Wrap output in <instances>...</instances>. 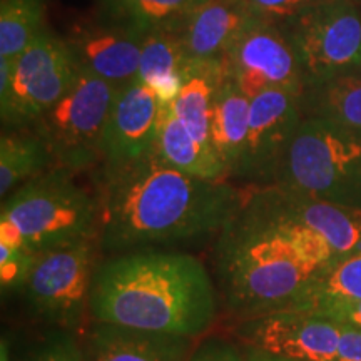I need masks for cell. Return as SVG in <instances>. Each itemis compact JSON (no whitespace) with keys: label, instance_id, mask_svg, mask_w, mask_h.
Wrapping results in <instances>:
<instances>
[{"label":"cell","instance_id":"6da1fadb","mask_svg":"<svg viewBox=\"0 0 361 361\" xmlns=\"http://www.w3.org/2000/svg\"><path fill=\"white\" fill-rule=\"evenodd\" d=\"M250 191L231 180L192 178L154 152L126 168L99 171L102 252L111 256L216 238L239 213Z\"/></svg>","mask_w":361,"mask_h":361},{"label":"cell","instance_id":"7a4b0ae2","mask_svg":"<svg viewBox=\"0 0 361 361\" xmlns=\"http://www.w3.org/2000/svg\"><path fill=\"white\" fill-rule=\"evenodd\" d=\"M218 288L206 264L174 247H139L101 261L90 288V322L206 335L218 316Z\"/></svg>","mask_w":361,"mask_h":361},{"label":"cell","instance_id":"3957f363","mask_svg":"<svg viewBox=\"0 0 361 361\" xmlns=\"http://www.w3.org/2000/svg\"><path fill=\"white\" fill-rule=\"evenodd\" d=\"M318 273L252 200L251 191L239 213L216 236V288L238 322L295 308Z\"/></svg>","mask_w":361,"mask_h":361},{"label":"cell","instance_id":"277c9868","mask_svg":"<svg viewBox=\"0 0 361 361\" xmlns=\"http://www.w3.org/2000/svg\"><path fill=\"white\" fill-rule=\"evenodd\" d=\"M75 173L51 168L2 200L0 243L39 252L99 238L97 192Z\"/></svg>","mask_w":361,"mask_h":361},{"label":"cell","instance_id":"5b68a950","mask_svg":"<svg viewBox=\"0 0 361 361\" xmlns=\"http://www.w3.org/2000/svg\"><path fill=\"white\" fill-rule=\"evenodd\" d=\"M273 186L361 209V133L324 119L303 121Z\"/></svg>","mask_w":361,"mask_h":361},{"label":"cell","instance_id":"8992f818","mask_svg":"<svg viewBox=\"0 0 361 361\" xmlns=\"http://www.w3.org/2000/svg\"><path fill=\"white\" fill-rule=\"evenodd\" d=\"M79 75L69 45L47 29L17 59L0 57V116L7 130L29 129Z\"/></svg>","mask_w":361,"mask_h":361},{"label":"cell","instance_id":"52a82bcc","mask_svg":"<svg viewBox=\"0 0 361 361\" xmlns=\"http://www.w3.org/2000/svg\"><path fill=\"white\" fill-rule=\"evenodd\" d=\"M101 255L99 238L39 252L20 288L27 308L39 324L82 335L90 323V288Z\"/></svg>","mask_w":361,"mask_h":361},{"label":"cell","instance_id":"ba28073f","mask_svg":"<svg viewBox=\"0 0 361 361\" xmlns=\"http://www.w3.org/2000/svg\"><path fill=\"white\" fill-rule=\"evenodd\" d=\"M119 89L79 71L69 92L32 126L54 168L75 174L101 168L104 133Z\"/></svg>","mask_w":361,"mask_h":361},{"label":"cell","instance_id":"9c48e42d","mask_svg":"<svg viewBox=\"0 0 361 361\" xmlns=\"http://www.w3.org/2000/svg\"><path fill=\"white\" fill-rule=\"evenodd\" d=\"M310 84L361 71V13L348 0H328L283 27Z\"/></svg>","mask_w":361,"mask_h":361},{"label":"cell","instance_id":"30bf717a","mask_svg":"<svg viewBox=\"0 0 361 361\" xmlns=\"http://www.w3.org/2000/svg\"><path fill=\"white\" fill-rule=\"evenodd\" d=\"M301 123L300 94L271 89L252 97L245 152L231 183L250 189L273 186Z\"/></svg>","mask_w":361,"mask_h":361},{"label":"cell","instance_id":"8fae6325","mask_svg":"<svg viewBox=\"0 0 361 361\" xmlns=\"http://www.w3.org/2000/svg\"><path fill=\"white\" fill-rule=\"evenodd\" d=\"M224 67L241 92L252 99L264 90L303 94L305 78L290 39L281 27L252 20L224 56Z\"/></svg>","mask_w":361,"mask_h":361},{"label":"cell","instance_id":"7c38bea8","mask_svg":"<svg viewBox=\"0 0 361 361\" xmlns=\"http://www.w3.org/2000/svg\"><path fill=\"white\" fill-rule=\"evenodd\" d=\"M343 323L306 310H279L243 319L236 338L246 348L296 361H335Z\"/></svg>","mask_w":361,"mask_h":361},{"label":"cell","instance_id":"4fadbf2b","mask_svg":"<svg viewBox=\"0 0 361 361\" xmlns=\"http://www.w3.org/2000/svg\"><path fill=\"white\" fill-rule=\"evenodd\" d=\"M161 101L142 84L133 80L117 90L102 141V166L114 171L151 156L156 146Z\"/></svg>","mask_w":361,"mask_h":361},{"label":"cell","instance_id":"5bb4252c","mask_svg":"<svg viewBox=\"0 0 361 361\" xmlns=\"http://www.w3.org/2000/svg\"><path fill=\"white\" fill-rule=\"evenodd\" d=\"M144 37L137 30L104 17L74 27L64 40L80 72L124 87L137 78Z\"/></svg>","mask_w":361,"mask_h":361},{"label":"cell","instance_id":"9a60e30c","mask_svg":"<svg viewBox=\"0 0 361 361\" xmlns=\"http://www.w3.org/2000/svg\"><path fill=\"white\" fill-rule=\"evenodd\" d=\"M87 361H189L196 340L90 322L82 333Z\"/></svg>","mask_w":361,"mask_h":361},{"label":"cell","instance_id":"2e32d148","mask_svg":"<svg viewBox=\"0 0 361 361\" xmlns=\"http://www.w3.org/2000/svg\"><path fill=\"white\" fill-rule=\"evenodd\" d=\"M271 209L314 229L329 243L338 261L361 251V209L311 200L279 186L256 188Z\"/></svg>","mask_w":361,"mask_h":361},{"label":"cell","instance_id":"e0dca14e","mask_svg":"<svg viewBox=\"0 0 361 361\" xmlns=\"http://www.w3.org/2000/svg\"><path fill=\"white\" fill-rule=\"evenodd\" d=\"M252 20L238 0H211L194 8L179 37L192 61H221Z\"/></svg>","mask_w":361,"mask_h":361},{"label":"cell","instance_id":"ac0fdd59","mask_svg":"<svg viewBox=\"0 0 361 361\" xmlns=\"http://www.w3.org/2000/svg\"><path fill=\"white\" fill-rule=\"evenodd\" d=\"M228 78L223 59L221 61L189 59L178 96L169 104L174 116L189 130V134L202 146L213 151L216 149L211 141V119H213L216 97Z\"/></svg>","mask_w":361,"mask_h":361},{"label":"cell","instance_id":"d6986e66","mask_svg":"<svg viewBox=\"0 0 361 361\" xmlns=\"http://www.w3.org/2000/svg\"><path fill=\"white\" fill-rule=\"evenodd\" d=\"M154 154L171 168L192 178L228 180V169L213 149L196 141L174 116L169 104H161Z\"/></svg>","mask_w":361,"mask_h":361},{"label":"cell","instance_id":"ffe728a7","mask_svg":"<svg viewBox=\"0 0 361 361\" xmlns=\"http://www.w3.org/2000/svg\"><path fill=\"white\" fill-rule=\"evenodd\" d=\"M251 99L241 92L231 78L221 85L211 119V141L233 180L239 168L250 128Z\"/></svg>","mask_w":361,"mask_h":361},{"label":"cell","instance_id":"44dd1931","mask_svg":"<svg viewBox=\"0 0 361 361\" xmlns=\"http://www.w3.org/2000/svg\"><path fill=\"white\" fill-rule=\"evenodd\" d=\"M189 57L179 34L151 32L144 37L137 80L156 94L161 104H171L183 84Z\"/></svg>","mask_w":361,"mask_h":361},{"label":"cell","instance_id":"7402d4cb","mask_svg":"<svg viewBox=\"0 0 361 361\" xmlns=\"http://www.w3.org/2000/svg\"><path fill=\"white\" fill-rule=\"evenodd\" d=\"M54 168L51 152L35 130H4L0 137V196Z\"/></svg>","mask_w":361,"mask_h":361},{"label":"cell","instance_id":"603a6c76","mask_svg":"<svg viewBox=\"0 0 361 361\" xmlns=\"http://www.w3.org/2000/svg\"><path fill=\"white\" fill-rule=\"evenodd\" d=\"M104 17L137 30L179 34L191 12L194 0H104Z\"/></svg>","mask_w":361,"mask_h":361},{"label":"cell","instance_id":"cb8c5ba5","mask_svg":"<svg viewBox=\"0 0 361 361\" xmlns=\"http://www.w3.org/2000/svg\"><path fill=\"white\" fill-rule=\"evenodd\" d=\"M301 97L308 99L311 119H324L361 133V75L341 74L306 85Z\"/></svg>","mask_w":361,"mask_h":361},{"label":"cell","instance_id":"d4e9b609","mask_svg":"<svg viewBox=\"0 0 361 361\" xmlns=\"http://www.w3.org/2000/svg\"><path fill=\"white\" fill-rule=\"evenodd\" d=\"M2 361H87V356L80 333L39 324L7 346L4 341Z\"/></svg>","mask_w":361,"mask_h":361},{"label":"cell","instance_id":"484cf974","mask_svg":"<svg viewBox=\"0 0 361 361\" xmlns=\"http://www.w3.org/2000/svg\"><path fill=\"white\" fill-rule=\"evenodd\" d=\"M350 301H361V251L316 274L291 310L318 311Z\"/></svg>","mask_w":361,"mask_h":361},{"label":"cell","instance_id":"4316f807","mask_svg":"<svg viewBox=\"0 0 361 361\" xmlns=\"http://www.w3.org/2000/svg\"><path fill=\"white\" fill-rule=\"evenodd\" d=\"M44 0H2L0 57L17 59L45 29Z\"/></svg>","mask_w":361,"mask_h":361},{"label":"cell","instance_id":"83f0119b","mask_svg":"<svg viewBox=\"0 0 361 361\" xmlns=\"http://www.w3.org/2000/svg\"><path fill=\"white\" fill-rule=\"evenodd\" d=\"M255 20L286 27L311 8L328 0H238Z\"/></svg>","mask_w":361,"mask_h":361},{"label":"cell","instance_id":"f1b7e54d","mask_svg":"<svg viewBox=\"0 0 361 361\" xmlns=\"http://www.w3.org/2000/svg\"><path fill=\"white\" fill-rule=\"evenodd\" d=\"M37 255L27 247H12L0 243V281L2 291H20Z\"/></svg>","mask_w":361,"mask_h":361},{"label":"cell","instance_id":"f546056e","mask_svg":"<svg viewBox=\"0 0 361 361\" xmlns=\"http://www.w3.org/2000/svg\"><path fill=\"white\" fill-rule=\"evenodd\" d=\"M189 361H246V358L234 343L209 338L196 345Z\"/></svg>","mask_w":361,"mask_h":361},{"label":"cell","instance_id":"4dcf8cb0","mask_svg":"<svg viewBox=\"0 0 361 361\" xmlns=\"http://www.w3.org/2000/svg\"><path fill=\"white\" fill-rule=\"evenodd\" d=\"M335 361H361V328L343 323Z\"/></svg>","mask_w":361,"mask_h":361},{"label":"cell","instance_id":"1f68e13d","mask_svg":"<svg viewBox=\"0 0 361 361\" xmlns=\"http://www.w3.org/2000/svg\"><path fill=\"white\" fill-rule=\"evenodd\" d=\"M313 313H319L329 318L336 319L340 323L355 324V326L361 328V301H350V303H336L326 308H322Z\"/></svg>","mask_w":361,"mask_h":361},{"label":"cell","instance_id":"d6a6232c","mask_svg":"<svg viewBox=\"0 0 361 361\" xmlns=\"http://www.w3.org/2000/svg\"><path fill=\"white\" fill-rule=\"evenodd\" d=\"M243 353H245L246 361H296V360H288V358H281V356L264 353V351H259L255 348H246V346H243Z\"/></svg>","mask_w":361,"mask_h":361},{"label":"cell","instance_id":"836d02e7","mask_svg":"<svg viewBox=\"0 0 361 361\" xmlns=\"http://www.w3.org/2000/svg\"><path fill=\"white\" fill-rule=\"evenodd\" d=\"M206 2H211V0H194V6L200 7V6H202V4H206Z\"/></svg>","mask_w":361,"mask_h":361}]
</instances>
